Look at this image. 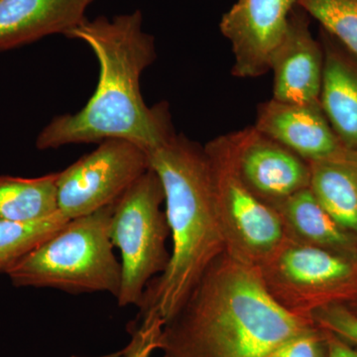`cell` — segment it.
<instances>
[{"mask_svg": "<svg viewBox=\"0 0 357 357\" xmlns=\"http://www.w3.org/2000/svg\"><path fill=\"white\" fill-rule=\"evenodd\" d=\"M67 37L83 41L95 54L98 86L79 112L55 117L45 126L37 137L38 149L121 139L148 153L175 133L166 103L149 107L141 93V76L156 51L153 37L143 30L139 10L112 20H86Z\"/></svg>", "mask_w": 357, "mask_h": 357, "instance_id": "cell-1", "label": "cell"}, {"mask_svg": "<svg viewBox=\"0 0 357 357\" xmlns=\"http://www.w3.org/2000/svg\"><path fill=\"white\" fill-rule=\"evenodd\" d=\"M314 325L279 306L257 268L223 253L163 326L162 357H265Z\"/></svg>", "mask_w": 357, "mask_h": 357, "instance_id": "cell-2", "label": "cell"}, {"mask_svg": "<svg viewBox=\"0 0 357 357\" xmlns=\"http://www.w3.org/2000/svg\"><path fill=\"white\" fill-rule=\"evenodd\" d=\"M148 157L163 187L172 248L165 271L150 282L138 309L139 319L157 316L165 325L225 252V241L204 147L174 133Z\"/></svg>", "mask_w": 357, "mask_h": 357, "instance_id": "cell-3", "label": "cell"}, {"mask_svg": "<svg viewBox=\"0 0 357 357\" xmlns=\"http://www.w3.org/2000/svg\"><path fill=\"white\" fill-rule=\"evenodd\" d=\"M114 204L74 218L4 273L16 287L53 288L70 294L109 293L121 286V263L109 234Z\"/></svg>", "mask_w": 357, "mask_h": 357, "instance_id": "cell-4", "label": "cell"}, {"mask_svg": "<svg viewBox=\"0 0 357 357\" xmlns=\"http://www.w3.org/2000/svg\"><path fill=\"white\" fill-rule=\"evenodd\" d=\"M163 204V187L151 168L114 204L109 234L121 256V286L116 298L121 307H139L150 282L168 265L170 230Z\"/></svg>", "mask_w": 357, "mask_h": 357, "instance_id": "cell-5", "label": "cell"}, {"mask_svg": "<svg viewBox=\"0 0 357 357\" xmlns=\"http://www.w3.org/2000/svg\"><path fill=\"white\" fill-rule=\"evenodd\" d=\"M204 149L225 252L258 268L287 241L283 220L278 211L258 198L243 182L237 171L229 134L210 141Z\"/></svg>", "mask_w": 357, "mask_h": 357, "instance_id": "cell-6", "label": "cell"}, {"mask_svg": "<svg viewBox=\"0 0 357 357\" xmlns=\"http://www.w3.org/2000/svg\"><path fill=\"white\" fill-rule=\"evenodd\" d=\"M275 302L296 316L344 299L357 290V257L288 238L257 268Z\"/></svg>", "mask_w": 357, "mask_h": 357, "instance_id": "cell-7", "label": "cell"}, {"mask_svg": "<svg viewBox=\"0 0 357 357\" xmlns=\"http://www.w3.org/2000/svg\"><path fill=\"white\" fill-rule=\"evenodd\" d=\"M150 169L144 149L112 139L58 173V211L67 220L84 217L119 201Z\"/></svg>", "mask_w": 357, "mask_h": 357, "instance_id": "cell-8", "label": "cell"}, {"mask_svg": "<svg viewBox=\"0 0 357 357\" xmlns=\"http://www.w3.org/2000/svg\"><path fill=\"white\" fill-rule=\"evenodd\" d=\"M295 6L298 0H237L223 14L220 28L231 45L234 77L253 79L266 74Z\"/></svg>", "mask_w": 357, "mask_h": 357, "instance_id": "cell-9", "label": "cell"}, {"mask_svg": "<svg viewBox=\"0 0 357 357\" xmlns=\"http://www.w3.org/2000/svg\"><path fill=\"white\" fill-rule=\"evenodd\" d=\"M237 171L258 198L275 208L309 189L310 164L255 128L229 133Z\"/></svg>", "mask_w": 357, "mask_h": 357, "instance_id": "cell-10", "label": "cell"}, {"mask_svg": "<svg viewBox=\"0 0 357 357\" xmlns=\"http://www.w3.org/2000/svg\"><path fill=\"white\" fill-rule=\"evenodd\" d=\"M269 70L274 76L273 100L294 105L319 103L323 46L312 36L303 9L291 13L285 35L272 55Z\"/></svg>", "mask_w": 357, "mask_h": 357, "instance_id": "cell-11", "label": "cell"}, {"mask_svg": "<svg viewBox=\"0 0 357 357\" xmlns=\"http://www.w3.org/2000/svg\"><path fill=\"white\" fill-rule=\"evenodd\" d=\"M255 128L307 163L332 158L347 149L319 103L294 105L271 98L258 107Z\"/></svg>", "mask_w": 357, "mask_h": 357, "instance_id": "cell-12", "label": "cell"}, {"mask_svg": "<svg viewBox=\"0 0 357 357\" xmlns=\"http://www.w3.org/2000/svg\"><path fill=\"white\" fill-rule=\"evenodd\" d=\"M95 0H0V51L53 34H64L86 20Z\"/></svg>", "mask_w": 357, "mask_h": 357, "instance_id": "cell-13", "label": "cell"}, {"mask_svg": "<svg viewBox=\"0 0 357 357\" xmlns=\"http://www.w3.org/2000/svg\"><path fill=\"white\" fill-rule=\"evenodd\" d=\"M324 73L319 105L342 144L357 151V58L321 29Z\"/></svg>", "mask_w": 357, "mask_h": 357, "instance_id": "cell-14", "label": "cell"}, {"mask_svg": "<svg viewBox=\"0 0 357 357\" xmlns=\"http://www.w3.org/2000/svg\"><path fill=\"white\" fill-rule=\"evenodd\" d=\"M275 210L283 220L288 238L357 257V236L331 217L310 188L282 202Z\"/></svg>", "mask_w": 357, "mask_h": 357, "instance_id": "cell-15", "label": "cell"}, {"mask_svg": "<svg viewBox=\"0 0 357 357\" xmlns=\"http://www.w3.org/2000/svg\"><path fill=\"white\" fill-rule=\"evenodd\" d=\"M309 164L314 198L342 229L357 236V151L345 149Z\"/></svg>", "mask_w": 357, "mask_h": 357, "instance_id": "cell-16", "label": "cell"}, {"mask_svg": "<svg viewBox=\"0 0 357 357\" xmlns=\"http://www.w3.org/2000/svg\"><path fill=\"white\" fill-rule=\"evenodd\" d=\"M58 173L38 178L0 177V220L30 222L58 211Z\"/></svg>", "mask_w": 357, "mask_h": 357, "instance_id": "cell-17", "label": "cell"}, {"mask_svg": "<svg viewBox=\"0 0 357 357\" xmlns=\"http://www.w3.org/2000/svg\"><path fill=\"white\" fill-rule=\"evenodd\" d=\"M60 213L30 222L0 220V271L4 272L20 258L46 241L68 222Z\"/></svg>", "mask_w": 357, "mask_h": 357, "instance_id": "cell-18", "label": "cell"}, {"mask_svg": "<svg viewBox=\"0 0 357 357\" xmlns=\"http://www.w3.org/2000/svg\"><path fill=\"white\" fill-rule=\"evenodd\" d=\"M298 6L357 58V0H298Z\"/></svg>", "mask_w": 357, "mask_h": 357, "instance_id": "cell-19", "label": "cell"}, {"mask_svg": "<svg viewBox=\"0 0 357 357\" xmlns=\"http://www.w3.org/2000/svg\"><path fill=\"white\" fill-rule=\"evenodd\" d=\"M310 319L321 330L357 347V314L344 304H332L312 312Z\"/></svg>", "mask_w": 357, "mask_h": 357, "instance_id": "cell-20", "label": "cell"}, {"mask_svg": "<svg viewBox=\"0 0 357 357\" xmlns=\"http://www.w3.org/2000/svg\"><path fill=\"white\" fill-rule=\"evenodd\" d=\"M265 357H326L325 331L314 324L284 340Z\"/></svg>", "mask_w": 357, "mask_h": 357, "instance_id": "cell-21", "label": "cell"}, {"mask_svg": "<svg viewBox=\"0 0 357 357\" xmlns=\"http://www.w3.org/2000/svg\"><path fill=\"white\" fill-rule=\"evenodd\" d=\"M163 326L164 321L157 316L144 317L134 323L130 330V342L123 349L126 357H151L159 349Z\"/></svg>", "mask_w": 357, "mask_h": 357, "instance_id": "cell-22", "label": "cell"}, {"mask_svg": "<svg viewBox=\"0 0 357 357\" xmlns=\"http://www.w3.org/2000/svg\"><path fill=\"white\" fill-rule=\"evenodd\" d=\"M326 340V357H357V349L349 342L325 331Z\"/></svg>", "mask_w": 357, "mask_h": 357, "instance_id": "cell-23", "label": "cell"}, {"mask_svg": "<svg viewBox=\"0 0 357 357\" xmlns=\"http://www.w3.org/2000/svg\"><path fill=\"white\" fill-rule=\"evenodd\" d=\"M73 357H77V356H73ZM96 357H126V352H124V349H121V351L112 352V354H105V356H96Z\"/></svg>", "mask_w": 357, "mask_h": 357, "instance_id": "cell-24", "label": "cell"}]
</instances>
